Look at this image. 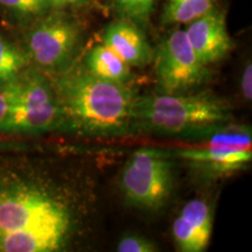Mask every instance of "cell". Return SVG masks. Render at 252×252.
Returning <instances> with one entry per match:
<instances>
[{"instance_id":"3","label":"cell","mask_w":252,"mask_h":252,"mask_svg":"<svg viewBox=\"0 0 252 252\" xmlns=\"http://www.w3.org/2000/svg\"><path fill=\"white\" fill-rule=\"evenodd\" d=\"M232 123L228 100L208 91L137 96L132 131L181 139H207Z\"/></svg>"},{"instance_id":"6","label":"cell","mask_w":252,"mask_h":252,"mask_svg":"<svg viewBox=\"0 0 252 252\" xmlns=\"http://www.w3.org/2000/svg\"><path fill=\"white\" fill-rule=\"evenodd\" d=\"M80 21L64 12L36 19L28 30L24 50L32 65L48 75H59L77 63L81 47Z\"/></svg>"},{"instance_id":"2","label":"cell","mask_w":252,"mask_h":252,"mask_svg":"<svg viewBox=\"0 0 252 252\" xmlns=\"http://www.w3.org/2000/svg\"><path fill=\"white\" fill-rule=\"evenodd\" d=\"M49 76L63 112L64 133L89 138L133 134V109L138 94L127 84L94 76L83 63Z\"/></svg>"},{"instance_id":"19","label":"cell","mask_w":252,"mask_h":252,"mask_svg":"<svg viewBox=\"0 0 252 252\" xmlns=\"http://www.w3.org/2000/svg\"><path fill=\"white\" fill-rule=\"evenodd\" d=\"M89 0H49L50 6L55 8L69 7V6H82L86 5Z\"/></svg>"},{"instance_id":"4","label":"cell","mask_w":252,"mask_h":252,"mask_svg":"<svg viewBox=\"0 0 252 252\" xmlns=\"http://www.w3.org/2000/svg\"><path fill=\"white\" fill-rule=\"evenodd\" d=\"M1 87L7 98V113L0 126V133H64L63 112L48 74L30 64Z\"/></svg>"},{"instance_id":"20","label":"cell","mask_w":252,"mask_h":252,"mask_svg":"<svg viewBox=\"0 0 252 252\" xmlns=\"http://www.w3.org/2000/svg\"><path fill=\"white\" fill-rule=\"evenodd\" d=\"M6 113H7V98H6L4 89L0 86V126L5 121Z\"/></svg>"},{"instance_id":"1","label":"cell","mask_w":252,"mask_h":252,"mask_svg":"<svg viewBox=\"0 0 252 252\" xmlns=\"http://www.w3.org/2000/svg\"><path fill=\"white\" fill-rule=\"evenodd\" d=\"M97 194L74 166L0 156V252L72 251L89 237Z\"/></svg>"},{"instance_id":"9","label":"cell","mask_w":252,"mask_h":252,"mask_svg":"<svg viewBox=\"0 0 252 252\" xmlns=\"http://www.w3.org/2000/svg\"><path fill=\"white\" fill-rule=\"evenodd\" d=\"M185 34L198 60L208 67L224 59L232 48L224 14L215 8L188 24Z\"/></svg>"},{"instance_id":"10","label":"cell","mask_w":252,"mask_h":252,"mask_svg":"<svg viewBox=\"0 0 252 252\" xmlns=\"http://www.w3.org/2000/svg\"><path fill=\"white\" fill-rule=\"evenodd\" d=\"M213 208L202 198L187 202L172 225L175 245L182 252H202L209 245L213 231Z\"/></svg>"},{"instance_id":"15","label":"cell","mask_w":252,"mask_h":252,"mask_svg":"<svg viewBox=\"0 0 252 252\" xmlns=\"http://www.w3.org/2000/svg\"><path fill=\"white\" fill-rule=\"evenodd\" d=\"M0 7L18 20H34L48 13L49 0H0Z\"/></svg>"},{"instance_id":"18","label":"cell","mask_w":252,"mask_h":252,"mask_svg":"<svg viewBox=\"0 0 252 252\" xmlns=\"http://www.w3.org/2000/svg\"><path fill=\"white\" fill-rule=\"evenodd\" d=\"M241 93L243 94L245 100L252 99V64L251 62H247L244 65L243 72L241 76Z\"/></svg>"},{"instance_id":"13","label":"cell","mask_w":252,"mask_h":252,"mask_svg":"<svg viewBox=\"0 0 252 252\" xmlns=\"http://www.w3.org/2000/svg\"><path fill=\"white\" fill-rule=\"evenodd\" d=\"M216 0H168L162 14V25L190 24L214 8Z\"/></svg>"},{"instance_id":"8","label":"cell","mask_w":252,"mask_h":252,"mask_svg":"<svg viewBox=\"0 0 252 252\" xmlns=\"http://www.w3.org/2000/svg\"><path fill=\"white\" fill-rule=\"evenodd\" d=\"M156 61L158 91L181 94L196 91L210 81V69L203 64L189 45L185 31L171 32L160 42Z\"/></svg>"},{"instance_id":"16","label":"cell","mask_w":252,"mask_h":252,"mask_svg":"<svg viewBox=\"0 0 252 252\" xmlns=\"http://www.w3.org/2000/svg\"><path fill=\"white\" fill-rule=\"evenodd\" d=\"M158 0H115L122 18L133 21L138 26H145L156 7Z\"/></svg>"},{"instance_id":"5","label":"cell","mask_w":252,"mask_h":252,"mask_svg":"<svg viewBox=\"0 0 252 252\" xmlns=\"http://www.w3.org/2000/svg\"><path fill=\"white\" fill-rule=\"evenodd\" d=\"M173 154L163 150H137L119 175V190L127 206L156 213L168 203L174 187Z\"/></svg>"},{"instance_id":"14","label":"cell","mask_w":252,"mask_h":252,"mask_svg":"<svg viewBox=\"0 0 252 252\" xmlns=\"http://www.w3.org/2000/svg\"><path fill=\"white\" fill-rule=\"evenodd\" d=\"M30 64L24 48L0 34V86L14 78Z\"/></svg>"},{"instance_id":"7","label":"cell","mask_w":252,"mask_h":252,"mask_svg":"<svg viewBox=\"0 0 252 252\" xmlns=\"http://www.w3.org/2000/svg\"><path fill=\"white\" fill-rule=\"evenodd\" d=\"M206 146L184 149L173 156L184 160L198 180L215 181L245 171L252 161L251 128L232 123L208 137Z\"/></svg>"},{"instance_id":"12","label":"cell","mask_w":252,"mask_h":252,"mask_svg":"<svg viewBox=\"0 0 252 252\" xmlns=\"http://www.w3.org/2000/svg\"><path fill=\"white\" fill-rule=\"evenodd\" d=\"M83 65L94 76L116 83L128 86L133 76L130 65L104 43L94 46L88 52Z\"/></svg>"},{"instance_id":"17","label":"cell","mask_w":252,"mask_h":252,"mask_svg":"<svg viewBox=\"0 0 252 252\" xmlns=\"http://www.w3.org/2000/svg\"><path fill=\"white\" fill-rule=\"evenodd\" d=\"M119 252H154L158 247L149 238L139 235H125L117 245Z\"/></svg>"},{"instance_id":"11","label":"cell","mask_w":252,"mask_h":252,"mask_svg":"<svg viewBox=\"0 0 252 252\" xmlns=\"http://www.w3.org/2000/svg\"><path fill=\"white\" fill-rule=\"evenodd\" d=\"M102 40L131 68H144L153 61L154 52L144 32L127 19L110 24L103 32Z\"/></svg>"}]
</instances>
